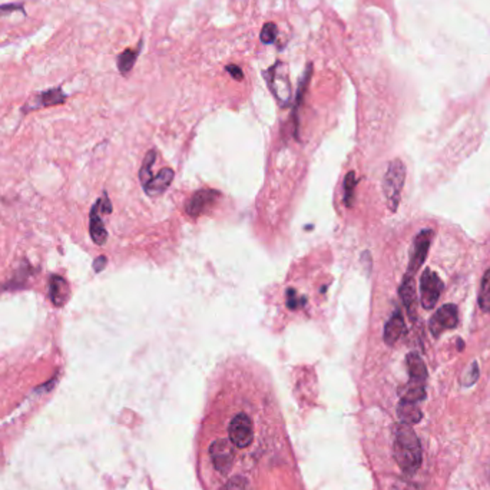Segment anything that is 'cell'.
<instances>
[{
    "label": "cell",
    "instance_id": "obj_13",
    "mask_svg": "<svg viewBox=\"0 0 490 490\" xmlns=\"http://www.w3.org/2000/svg\"><path fill=\"white\" fill-rule=\"evenodd\" d=\"M406 331V324H405V319L402 316L400 311H396L391 319L387 321L385 327H384V343L387 346H395L402 336Z\"/></svg>",
    "mask_w": 490,
    "mask_h": 490
},
{
    "label": "cell",
    "instance_id": "obj_14",
    "mask_svg": "<svg viewBox=\"0 0 490 490\" xmlns=\"http://www.w3.org/2000/svg\"><path fill=\"white\" fill-rule=\"evenodd\" d=\"M49 296H50L53 306H56V307H62L69 300V296H70L69 284L63 277L55 275V274L50 275Z\"/></svg>",
    "mask_w": 490,
    "mask_h": 490
},
{
    "label": "cell",
    "instance_id": "obj_3",
    "mask_svg": "<svg viewBox=\"0 0 490 490\" xmlns=\"http://www.w3.org/2000/svg\"><path fill=\"white\" fill-rule=\"evenodd\" d=\"M267 83L272 92V95L277 97L278 102L282 105L289 104L291 101V85L288 80V70L287 66L282 62H277L268 70L265 72Z\"/></svg>",
    "mask_w": 490,
    "mask_h": 490
},
{
    "label": "cell",
    "instance_id": "obj_12",
    "mask_svg": "<svg viewBox=\"0 0 490 490\" xmlns=\"http://www.w3.org/2000/svg\"><path fill=\"white\" fill-rule=\"evenodd\" d=\"M399 294H400L402 302L408 310V314L410 316L412 320H415L417 316V296H416V288H415V279L412 275L405 277V279L400 285Z\"/></svg>",
    "mask_w": 490,
    "mask_h": 490
},
{
    "label": "cell",
    "instance_id": "obj_16",
    "mask_svg": "<svg viewBox=\"0 0 490 490\" xmlns=\"http://www.w3.org/2000/svg\"><path fill=\"white\" fill-rule=\"evenodd\" d=\"M141 50H142V41L138 43L137 48H128L118 55L117 66H118V70L122 76H128L131 73V70L134 69V66L138 60Z\"/></svg>",
    "mask_w": 490,
    "mask_h": 490
},
{
    "label": "cell",
    "instance_id": "obj_23",
    "mask_svg": "<svg viewBox=\"0 0 490 490\" xmlns=\"http://www.w3.org/2000/svg\"><path fill=\"white\" fill-rule=\"evenodd\" d=\"M354 186H356V174L351 171V172L347 174L346 181H344V200H346V206L347 207L353 206Z\"/></svg>",
    "mask_w": 490,
    "mask_h": 490
},
{
    "label": "cell",
    "instance_id": "obj_5",
    "mask_svg": "<svg viewBox=\"0 0 490 490\" xmlns=\"http://www.w3.org/2000/svg\"><path fill=\"white\" fill-rule=\"evenodd\" d=\"M228 435L231 443L238 449H245L254 442V423L245 413L234 416L228 426Z\"/></svg>",
    "mask_w": 490,
    "mask_h": 490
},
{
    "label": "cell",
    "instance_id": "obj_19",
    "mask_svg": "<svg viewBox=\"0 0 490 490\" xmlns=\"http://www.w3.org/2000/svg\"><path fill=\"white\" fill-rule=\"evenodd\" d=\"M400 396L405 402L419 403L426 399V388L422 384H415L409 381V384L400 390Z\"/></svg>",
    "mask_w": 490,
    "mask_h": 490
},
{
    "label": "cell",
    "instance_id": "obj_8",
    "mask_svg": "<svg viewBox=\"0 0 490 490\" xmlns=\"http://www.w3.org/2000/svg\"><path fill=\"white\" fill-rule=\"evenodd\" d=\"M433 240V231L432 230H423L417 234V237L415 238L413 243V251H412V257H410V262H409V274L412 275L423 265L427 254H429V248Z\"/></svg>",
    "mask_w": 490,
    "mask_h": 490
},
{
    "label": "cell",
    "instance_id": "obj_6",
    "mask_svg": "<svg viewBox=\"0 0 490 490\" xmlns=\"http://www.w3.org/2000/svg\"><path fill=\"white\" fill-rule=\"evenodd\" d=\"M443 281L440 277L432 271V270H425L420 281V291H422V306L426 310H432L436 303L439 302L442 291H443Z\"/></svg>",
    "mask_w": 490,
    "mask_h": 490
},
{
    "label": "cell",
    "instance_id": "obj_10",
    "mask_svg": "<svg viewBox=\"0 0 490 490\" xmlns=\"http://www.w3.org/2000/svg\"><path fill=\"white\" fill-rule=\"evenodd\" d=\"M211 460L215 469L221 473H227L234 463V452L227 440H217L210 447Z\"/></svg>",
    "mask_w": 490,
    "mask_h": 490
},
{
    "label": "cell",
    "instance_id": "obj_15",
    "mask_svg": "<svg viewBox=\"0 0 490 490\" xmlns=\"http://www.w3.org/2000/svg\"><path fill=\"white\" fill-rule=\"evenodd\" d=\"M174 171L171 168H164L158 172L156 176H154L144 188L148 197H158L162 192H165V189L171 185V182L174 181Z\"/></svg>",
    "mask_w": 490,
    "mask_h": 490
},
{
    "label": "cell",
    "instance_id": "obj_27",
    "mask_svg": "<svg viewBox=\"0 0 490 490\" xmlns=\"http://www.w3.org/2000/svg\"><path fill=\"white\" fill-rule=\"evenodd\" d=\"M227 72L235 79V80H243L244 79V72L240 66L237 65H228L227 66Z\"/></svg>",
    "mask_w": 490,
    "mask_h": 490
},
{
    "label": "cell",
    "instance_id": "obj_24",
    "mask_svg": "<svg viewBox=\"0 0 490 490\" xmlns=\"http://www.w3.org/2000/svg\"><path fill=\"white\" fill-rule=\"evenodd\" d=\"M14 14H23V15H26L25 4L23 2H12V4L0 5V18L9 16V15H14Z\"/></svg>",
    "mask_w": 490,
    "mask_h": 490
},
{
    "label": "cell",
    "instance_id": "obj_18",
    "mask_svg": "<svg viewBox=\"0 0 490 490\" xmlns=\"http://www.w3.org/2000/svg\"><path fill=\"white\" fill-rule=\"evenodd\" d=\"M398 415H399L400 422L403 425H409V426L417 425L423 417V413H422L420 408L417 406V403L405 402V400H400V403L398 406Z\"/></svg>",
    "mask_w": 490,
    "mask_h": 490
},
{
    "label": "cell",
    "instance_id": "obj_22",
    "mask_svg": "<svg viewBox=\"0 0 490 490\" xmlns=\"http://www.w3.org/2000/svg\"><path fill=\"white\" fill-rule=\"evenodd\" d=\"M277 36H278V28L275 23L272 22H268L262 26L261 29V35H260V39L264 45H272L275 41H277Z\"/></svg>",
    "mask_w": 490,
    "mask_h": 490
},
{
    "label": "cell",
    "instance_id": "obj_21",
    "mask_svg": "<svg viewBox=\"0 0 490 490\" xmlns=\"http://www.w3.org/2000/svg\"><path fill=\"white\" fill-rule=\"evenodd\" d=\"M155 158H156L155 152H154V151H149V152L147 154L145 159H144L142 168H141V171H139V179H141V183H142L144 186L154 178V175H152V172H151V168H152V165H154V162H155Z\"/></svg>",
    "mask_w": 490,
    "mask_h": 490
},
{
    "label": "cell",
    "instance_id": "obj_28",
    "mask_svg": "<svg viewBox=\"0 0 490 490\" xmlns=\"http://www.w3.org/2000/svg\"><path fill=\"white\" fill-rule=\"evenodd\" d=\"M107 264H108V258H107L105 255H100V257H97V258L93 261V270H95V272H101V271H104L105 267H107Z\"/></svg>",
    "mask_w": 490,
    "mask_h": 490
},
{
    "label": "cell",
    "instance_id": "obj_26",
    "mask_svg": "<svg viewBox=\"0 0 490 490\" xmlns=\"http://www.w3.org/2000/svg\"><path fill=\"white\" fill-rule=\"evenodd\" d=\"M97 206H100V211L104 213V214H111L112 213V206H111V201L107 197V193L104 195V198L97 200Z\"/></svg>",
    "mask_w": 490,
    "mask_h": 490
},
{
    "label": "cell",
    "instance_id": "obj_25",
    "mask_svg": "<svg viewBox=\"0 0 490 490\" xmlns=\"http://www.w3.org/2000/svg\"><path fill=\"white\" fill-rule=\"evenodd\" d=\"M477 378H479V366L476 361H473L470 368L467 370L464 378H463V384L464 385H473L477 381Z\"/></svg>",
    "mask_w": 490,
    "mask_h": 490
},
{
    "label": "cell",
    "instance_id": "obj_2",
    "mask_svg": "<svg viewBox=\"0 0 490 490\" xmlns=\"http://www.w3.org/2000/svg\"><path fill=\"white\" fill-rule=\"evenodd\" d=\"M406 179V166L400 159H395L388 164V168L383 181L384 197L387 200V207L391 213H396L400 204L402 189Z\"/></svg>",
    "mask_w": 490,
    "mask_h": 490
},
{
    "label": "cell",
    "instance_id": "obj_17",
    "mask_svg": "<svg viewBox=\"0 0 490 490\" xmlns=\"http://www.w3.org/2000/svg\"><path fill=\"white\" fill-rule=\"evenodd\" d=\"M408 368L410 376V383L425 385L427 380V368L422 357L417 353H410L408 356Z\"/></svg>",
    "mask_w": 490,
    "mask_h": 490
},
{
    "label": "cell",
    "instance_id": "obj_11",
    "mask_svg": "<svg viewBox=\"0 0 490 490\" xmlns=\"http://www.w3.org/2000/svg\"><path fill=\"white\" fill-rule=\"evenodd\" d=\"M89 234H90L92 241L96 245H105L108 240V231L101 218V211L97 203L92 207L90 214H89Z\"/></svg>",
    "mask_w": 490,
    "mask_h": 490
},
{
    "label": "cell",
    "instance_id": "obj_4",
    "mask_svg": "<svg viewBox=\"0 0 490 490\" xmlns=\"http://www.w3.org/2000/svg\"><path fill=\"white\" fill-rule=\"evenodd\" d=\"M68 101V95L63 92L60 86H53L46 90L33 93L26 104L21 108L22 114H29L33 111H39L43 108H50V107H58L63 105Z\"/></svg>",
    "mask_w": 490,
    "mask_h": 490
},
{
    "label": "cell",
    "instance_id": "obj_7",
    "mask_svg": "<svg viewBox=\"0 0 490 490\" xmlns=\"http://www.w3.org/2000/svg\"><path fill=\"white\" fill-rule=\"evenodd\" d=\"M459 317H457V309L454 304H447L440 307L436 314L429 321L430 333L435 337H439L442 333L452 330L457 326Z\"/></svg>",
    "mask_w": 490,
    "mask_h": 490
},
{
    "label": "cell",
    "instance_id": "obj_9",
    "mask_svg": "<svg viewBox=\"0 0 490 490\" xmlns=\"http://www.w3.org/2000/svg\"><path fill=\"white\" fill-rule=\"evenodd\" d=\"M220 192L214 189H201L195 192L186 204V213L191 217H198L210 210L220 198Z\"/></svg>",
    "mask_w": 490,
    "mask_h": 490
},
{
    "label": "cell",
    "instance_id": "obj_29",
    "mask_svg": "<svg viewBox=\"0 0 490 490\" xmlns=\"http://www.w3.org/2000/svg\"><path fill=\"white\" fill-rule=\"evenodd\" d=\"M287 302H288V307L291 309V310H297L299 309V300H297V297H296V291H294V289H289L288 291V294H287Z\"/></svg>",
    "mask_w": 490,
    "mask_h": 490
},
{
    "label": "cell",
    "instance_id": "obj_1",
    "mask_svg": "<svg viewBox=\"0 0 490 490\" xmlns=\"http://www.w3.org/2000/svg\"><path fill=\"white\" fill-rule=\"evenodd\" d=\"M393 453L403 473L415 474L420 469L423 457L420 440L409 425H398L395 430Z\"/></svg>",
    "mask_w": 490,
    "mask_h": 490
},
{
    "label": "cell",
    "instance_id": "obj_20",
    "mask_svg": "<svg viewBox=\"0 0 490 490\" xmlns=\"http://www.w3.org/2000/svg\"><path fill=\"white\" fill-rule=\"evenodd\" d=\"M479 306L483 311L490 313V268L486 271L480 285L479 294Z\"/></svg>",
    "mask_w": 490,
    "mask_h": 490
}]
</instances>
